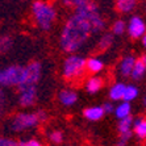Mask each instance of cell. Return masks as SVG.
I'll list each match as a JSON object with an SVG mask.
<instances>
[{
    "mask_svg": "<svg viewBox=\"0 0 146 146\" xmlns=\"http://www.w3.org/2000/svg\"><path fill=\"white\" fill-rule=\"evenodd\" d=\"M94 33L90 20L86 16L75 12L65 24L61 33V48L66 53H75L87 42Z\"/></svg>",
    "mask_w": 146,
    "mask_h": 146,
    "instance_id": "cell-1",
    "label": "cell"
},
{
    "mask_svg": "<svg viewBox=\"0 0 146 146\" xmlns=\"http://www.w3.org/2000/svg\"><path fill=\"white\" fill-rule=\"evenodd\" d=\"M32 15L36 24L42 31H50L57 19V11L53 7V4L42 0H36L32 4Z\"/></svg>",
    "mask_w": 146,
    "mask_h": 146,
    "instance_id": "cell-2",
    "label": "cell"
},
{
    "mask_svg": "<svg viewBox=\"0 0 146 146\" xmlns=\"http://www.w3.org/2000/svg\"><path fill=\"white\" fill-rule=\"evenodd\" d=\"M86 70V59L79 55H70L63 62L62 75L68 82H76L83 78Z\"/></svg>",
    "mask_w": 146,
    "mask_h": 146,
    "instance_id": "cell-3",
    "label": "cell"
},
{
    "mask_svg": "<svg viewBox=\"0 0 146 146\" xmlns=\"http://www.w3.org/2000/svg\"><path fill=\"white\" fill-rule=\"evenodd\" d=\"M75 12L83 15V16H86L88 19L90 23H91L92 32H94V33H98V32L103 31L104 27H106L104 19L102 17V15L99 13L98 5H96L92 0H87L84 3H82L80 5L75 7Z\"/></svg>",
    "mask_w": 146,
    "mask_h": 146,
    "instance_id": "cell-4",
    "label": "cell"
},
{
    "mask_svg": "<svg viewBox=\"0 0 146 146\" xmlns=\"http://www.w3.org/2000/svg\"><path fill=\"white\" fill-rule=\"evenodd\" d=\"M25 67L20 65L8 66L5 68L0 70V86L3 87H12V86L23 84L25 82Z\"/></svg>",
    "mask_w": 146,
    "mask_h": 146,
    "instance_id": "cell-5",
    "label": "cell"
},
{
    "mask_svg": "<svg viewBox=\"0 0 146 146\" xmlns=\"http://www.w3.org/2000/svg\"><path fill=\"white\" fill-rule=\"evenodd\" d=\"M40 124L37 113H27L21 112L13 116L11 122V129L15 132H23L25 129H31Z\"/></svg>",
    "mask_w": 146,
    "mask_h": 146,
    "instance_id": "cell-6",
    "label": "cell"
},
{
    "mask_svg": "<svg viewBox=\"0 0 146 146\" xmlns=\"http://www.w3.org/2000/svg\"><path fill=\"white\" fill-rule=\"evenodd\" d=\"M37 100V84L19 86V104L21 107H32Z\"/></svg>",
    "mask_w": 146,
    "mask_h": 146,
    "instance_id": "cell-7",
    "label": "cell"
},
{
    "mask_svg": "<svg viewBox=\"0 0 146 146\" xmlns=\"http://www.w3.org/2000/svg\"><path fill=\"white\" fill-rule=\"evenodd\" d=\"M25 72H27V76H25L24 84H37L42 72L41 63L37 61L31 62L28 66H25Z\"/></svg>",
    "mask_w": 146,
    "mask_h": 146,
    "instance_id": "cell-8",
    "label": "cell"
},
{
    "mask_svg": "<svg viewBox=\"0 0 146 146\" xmlns=\"http://www.w3.org/2000/svg\"><path fill=\"white\" fill-rule=\"evenodd\" d=\"M145 23L141 17L134 16L130 19L129 21V27H128V32H129V36L132 38H139L145 34Z\"/></svg>",
    "mask_w": 146,
    "mask_h": 146,
    "instance_id": "cell-9",
    "label": "cell"
},
{
    "mask_svg": "<svg viewBox=\"0 0 146 146\" xmlns=\"http://www.w3.org/2000/svg\"><path fill=\"white\" fill-rule=\"evenodd\" d=\"M145 71H146V57L141 55L138 59L134 61L132 72H130V78L133 80H141L143 78V75H145Z\"/></svg>",
    "mask_w": 146,
    "mask_h": 146,
    "instance_id": "cell-10",
    "label": "cell"
},
{
    "mask_svg": "<svg viewBox=\"0 0 146 146\" xmlns=\"http://www.w3.org/2000/svg\"><path fill=\"white\" fill-rule=\"evenodd\" d=\"M59 102L66 107H70V106H74L75 103L78 102V95H76V92L71 91V90H62L59 92Z\"/></svg>",
    "mask_w": 146,
    "mask_h": 146,
    "instance_id": "cell-11",
    "label": "cell"
},
{
    "mask_svg": "<svg viewBox=\"0 0 146 146\" xmlns=\"http://www.w3.org/2000/svg\"><path fill=\"white\" fill-rule=\"evenodd\" d=\"M104 109L103 107H91V108H87L83 111V116H84L87 120L90 121H98V120H102L103 116H104Z\"/></svg>",
    "mask_w": 146,
    "mask_h": 146,
    "instance_id": "cell-12",
    "label": "cell"
},
{
    "mask_svg": "<svg viewBox=\"0 0 146 146\" xmlns=\"http://www.w3.org/2000/svg\"><path fill=\"white\" fill-rule=\"evenodd\" d=\"M138 0H116V9L121 13H129L136 9Z\"/></svg>",
    "mask_w": 146,
    "mask_h": 146,
    "instance_id": "cell-13",
    "label": "cell"
},
{
    "mask_svg": "<svg viewBox=\"0 0 146 146\" xmlns=\"http://www.w3.org/2000/svg\"><path fill=\"white\" fill-rule=\"evenodd\" d=\"M134 61H136V58L133 57V55H128V57H125L120 62V74L122 76H130Z\"/></svg>",
    "mask_w": 146,
    "mask_h": 146,
    "instance_id": "cell-14",
    "label": "cell"
},
{
    "mask_svg": "<svg viewBox=\"0 0 146 146\" xmlns=\"http://www.w3.org/2000/svg\"><path fill=\"white\" fill-rule=\"evenodd\" d=\"M104 86V82L102 78L99 76H94V78H90L87 80V84H86V90L90 92V94H96L99 90H102V87Z\"/></svg>",
    "mask_w": 146,
    "mask_h": 146,
    "instance_id": "cell-15",
    "label": "cell"
},
{
    "mask_svg": "<svg viewBox=\"0 0 146 146\" xmlns=\"http://www.w3.org/2000/svg\"><path fill=\"white\" fill-rule=\"evenodd\" d=\"M86 68H88V71L94 72V74H98L104 68V63L99 58H90L86 61Z\"/></svg>",
    "mask_w": 146,
    "mask_h": 146,
    "instance_id": "cell-16",
    "label": "cell"
},
{
    "mask_svg": "<svg viewBox=\"0 0 146 146\" xmlns=\"http://www.w3.org/2000/svg\"><path fill=\"white\" fill-rule=\"evenodd\" d=\"M124 91H125V84L124 83H116L115 86H112V88L109 90V98L115 102L122 100Z\"/></svg>",
    "mask_w": 146,
    "mask_h": 146,
    "instance_id": "cell-17",
    "label": "cell"
},
{
    "mask_svg": "<svg viewBox=\"0 0 146 146\" xmlns=\"http://www.w3.org/2000/svg\"><path fill=\"white\" fill-rule=\"evenodd\" d=\"M132 128L139 138H145L146 136V121L145 119H138L132 124Z\"/></svg>",
    "mask_w": 146,
    "mask_h": 146,
    "instance_id": "cell-18",
    "label": "cell"
},
{
    "mask_svg": "<svg viewBox=\"0 0 146 146\" xmlns=\"http://www.w3.org/2000/svg\"><path fill=\"white\" fill-rule=\"evenodd\" d=\"M130 103L129 102H124L121 103L119 107H116L115 108V115L117 119H122V117H126V116L130 115Z\"/></svg>",
    "mask_w": 146,
    "mask_h": 146,
    "instance_id": "cell-19",
    "label": "cell"
},
{
    "mask_svg": "<svg viewBox=\"0 0 146 146\" xmlns=\"http://www.w3.org/2000/svg\"><path fill=\"white\" fill-rule=\"evenodd\" d=\"M138 96V90L134 86H125V91H124V95H122V100L124 102H132Z\"/></svg>",
    "mask_w": 146,
    "mask_h": 146,
    "instance_id": "cell-20",
    "label": "cell"
},
{
    "mask_svg": "<svg viewBox=\"0 0 146 146\" xmlns=\"http://www.w3.org/2000/svg\"><path fill=\"white\" fill-rule=\"evenodd\" d=\"M113 44V36L111 33H107L104 34L102 38H100V41H99V50L100 51H106L108 50L111 46H112Z\"/></svg>",
    "mask_w": 146,
    "mask_h": 146,
    "instance_id": "cell-21",
    "label": "cell"
},
{
    "mask_svg": "<svg viewBox=\"0 0 146 146\" xmlns=\"http://www.w3.org/2000/svg\"><path fill=\"white\" fill-rule=\"evenodd\" d=\"M132 124H133V117L130 115L126 116V117L120 119L119 132L120 133H124V132H129V130H132Z\"/></svg>",
    "mask_w": 146,
    "mask_h": 146,
    "instance_id": "cell-22",
    "label": "cell"
},
{
    "mask_svg": "<svg viewBox=\"0 0 146 146\" xmlns=\"http://www.w3.org/2000/svg\"><path fill=\"white\" fill-rule=\"evenodd\" d=\"M13 41L9 36H0V54L7 53L11 48H12Z\"/></svg>",
    "mask_w": 146,
    "mask_h": 146,
    "instance_id": "cell-23",
    "label": "cell"
},
{
    "mask_svg": "<svg viewBox=\"0 0 146 146\" xmlns=\"http://www.w3.org/2000/svg\"><path fill=\"white\" fill-rule=\"evenodd\" d=\"M125 29H126V25H125V23H124L122 20H117L115 24H113V27H112V32L115 34H117V36H120V34L124 33Z\"/></svg>",
    "mask_w": 146,
    "mask_h": 146,
    "instance_id": "cell-24",
    "label": "cell"
},
{
    "mask_svg": "<svg viewBox=\"0 0 146 146\" xmlns=\"http://www.w3.org/2000/svg\"><path fill=\"white\" fill-rule=\"evenodd\" d=\"M5 107H7V95L3 91V88L0 87V117L3 116L4 111H5Z\"/></svg>",
    "mask_w": 146,
    "mask_h": 146,
    "instance_id": "cell-25",
    "label": "cell"
},
{
    "mask_svg": "<svg viewBox=\"0 0 146 146\" xmlns=\"http://www.w3.org/2000/svg\"><path fill=\"white\" fill-rule=\"evenodd\" d=\"M50 139H51V142H54V143H61L63 141V134L59 130H54L50 134Z\"/></svg>",
    "mask_w": 146,
    "mask_h": 146,
    "instance_id": "cell-26",
    "label": "cell"
},
{
    "mask_svg": "<svg viewBox=\"0 0 146 146\" xmlns=\"http://www.w3.org/2000/svg\"><path fill=\"white\" fill-rule=\"evenodd\" d=\"M84 1H87V0H62V3L65 4V5H67V7H78V5H80L82 3H84Z\"/></svg>",
    "mask_w": 146,
    "mask_h": 146,
    "instance_id": "cell-27",
    "label": "cell"
},
{
    "mask_svg": "<svg viewBox=\"0 0 146 146\" xmlns=\"http://www.w3.org/2000/svg\"><path fill=\"white\" fill-rule=\"evenodd\" d=\"M0 146H19V142H16L13 139L0 137Z\"/></svg>",
    "mask_w": 146,
    "mask_h": 146,
    "instance_id": "cell-28",
    "label": "cell"
},
{
    "mask_svg": "<svg viewBox=\"0 0 146 146\" xmlns=\"http://www.w3.org/2000/svg\"><path fill=\"white\" fill-rule=\"evenodd\" d=\"M19 146H42L37 139H29V141H23L19 143Z\"/></svg>",
    "mask_w": 146,
    "mask_h": 146,
    "instance_id": "cell-29",
    "label": "cell"
},
{
    "mask_svg": "<svg viewBox=\"0 0 146 146\" xmlns=\"http://www.w3.org/2000/svg\"><path fill=\"white\" fill-rule=\"evenodd\" d=\"M103 109H104V112H108V113H112L115 111V107L111 104V103H106L104 106H103Z\"/></svg>",
    "mask_w": 146,
    "mask_h": 146,
    "instance_id": "cell-30",
    "label": "cell"
},
{
    "mask_svg": "<svg viewBox=\"0 0 146 146\" xmlns=\"http://www.w3.org/2000/svg\"><path fill=\"white\" fill-rule=\"evenodd\" d=\"M37 116H38V120L41 121H44V120H46V112H44V111H37Z\"/></svg>",
    "mask_w": 146,
    "mask_h": 146,
    "instance_id": "cell-31",
    "label": "cell"
},
{
    "mask_svg": "<svg viewBox=\"0 0 146 146\" xmlns=\"http://www.w3.org/2000/svg\"><path fill=\"white\" fill-rule=\"evenodd\" d=\"M141 41H142V45L145 46V45H146V36H145V34H143L142 37H141Z\"/></svg>",
    "mask_w": 146,
    "mask_h": 146,
    "instance_id": "cell-32",
    "label": "cell"
}]
</instances>
